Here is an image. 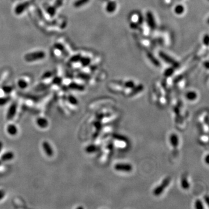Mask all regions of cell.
I'll list each match as a JSON object with an SVG mask.
<instances>
[{
	"mask_svg": "<svg viewBox=\"0 0 209 209\" xmlns=\"http://www.w3.org/2000/svg\"><path fill=\"white\" fill-rule=\"evenodd\" d=\"M116 8H117L116 3L114 1H110L107 3L105 7V10L107 13H113L116 10Z\"/></svg>",
	"mask_w": 209,
	"mask_h": 209,
	"instance_id": "obj_9",
	"label": "cell"
},
{
	"mask_svg": "<svg viewBox=\"0 0 209 209\" xmlns=\"http://www.w3.org/2000/svg\"><path fill=\"white\" fill-rule=\"evenodd\" d=\"M28 5H29V3L27 2H24L18 5L15 8V13L17 15H20L26 9V8L28 6Z\"/></svg>",
	"mask_w": 209,
	"mask_h": 209,
	"instance_id": "obj_13",
	"label": "cell"
},
{
	"mask_svg": "<svg viewBox=\"0 0 209 209\" xmlns=\"http://www.w3.org/2000/svg\"><path fill=\"white\" fill-rule=\"evenodd\" d=\"M170 144L171 145V146L174 148H176L179 145V138L175 134H173L170 135Z\"/></svg>",
	"mask_w": 209,
	"mask_h": 209,
	"instance_id": "obj_11",
	"label": "cell"
},
{
	"mask_svg": "<svg viewBox=\"0 0 209 209\" xmlns=\"http://www.w3.org/2000/svg\"><path fill=\"white\" fill-rule=\"evenodd\" d=\"M203 44L206 46V47H208L209 46V36L208 34H205L204 36H203Z\"/></svg>",
	"mask_w": 209,
	"mask_h": 209,
	"instance_id": "obj_30",
	"label": "cell"
},
{
	"mask_svg": "<svg viewBox=\"0 0 209 209\" xmlns=\"http://www.w3.org/2000/svg\"><path fill=\"white\" fill-rule=\"evenodd\" d=\"M170 183V178L169 177H167L165 178L163 182L158 186L153 191V194L155 196H159L162 194V192H164V189L169 185Z\"/></svg>",
	"mask_w": 209,
	"mask_h": 209,
	"instance_id": "obj_3",
	"label": "cell"
},
{
	"mask_svg": "<svg viewBox=\"0 0 209 209\" xmlns=\"http://www.w3.org/2000/svg\"><path fill=\"white\" fill-rule=\"evenodd\" d=\"M174 13L177 15H181L185 12V8L181 4L177 5L174 9Z\"/></svg>",
	"mask_w": 209,
	"mask_h": 209,
	"instance_id": "obj_15",
	"label": "cell"
},
{
	"mask_svg": "<svg viewBox=\"0 0 209 209\" xmlns=\"http://www.w3.org/2000/svg\"><path fill=\"white\" fill-rule=\"evenodd\" d=\"M45 57V52L42 51H38L34 52H31L26 54L24 56V59L29 62L37 61L38 60L42 59Z\"/></svg>",
	"mask_w": 209,
	"mask_h": 209,
	"instance_id": "obj_1",
	"label": "cell"
},
{
	"mask_svg": "<svg viewBox=\"0 0 209 209\" xmlns=\"http://www.w3.org/2000/svg\"><path fill=\"white\" fill-rule=\"evenodd\" d=\"M2 89L3 91V93L5 94H9L12 91V87H11L10 86H3Z\"/></svg>",
	"mask_w": 209,
	"mask_h": 209,
	"instance_id": "obj_28",
	"label": "cell"
},
{
	"mask_svg": "<svg viewBox=\"0 0 209 209\" xmlns=\"http://www.w3.org/2000/svg\"><path fill=\"white\" fill-rule=\"evenodd\" d=\"M1 162L0 161V165H1Z\"/></svg>",
	"mask_w": 209,
	"mask_h": 209,
	"instance_id": "obj_39",
	"label": "cell"
},
{
	"mask_svg": "<svg viewBox=\"0 0 209 209\" xmlns=\"http://www.w3.org/2000/svg\"><path fill=\"white\" fill-rule=\"evenodd\" d=\"M174 72V69L173 67H171V68H168L167 69L164 73V75L166 77H170L171 76L173 75V73Z\"/></svg>",
	"mask_w": 209,
	"mask_h": 209,
	"instance_id": "obj_24",
	"label": "cell"
},
{
	"mask_svg": "<svg viewBox=\"0 0 209 209\" xmlns=\"http://www.w3.org/2000/svg\"><path fill=\"white\" fill-rule=\"evenodd\" d=\"M54 47L55 49H56L58 51H63L64 50V47L62 44H60V43H56L55 44Z\"/></svg>",
	"mask_w": 209,
	"mask_h": 209,
	"instance_id": "obj_33",
	"label": "cell"
},
{
	"mask_svg": "<svg viewBox=\"0 0 209 209\" xmlns=\"http://www.w3.org/2000/svg\"><path fill=\"white\" fill-rule=\"evenodd\" d=\"M197 94L196 92L195 91H188L187 94H186V98L189 101H195V100H196L197 98Z\"/></svg>",
	"mask_w": 209,
	"mask_h": 209,
	"instance_id": "obj_16",
	"label": "cell"
},
{
	"mask_svg": "<svg viewBox=\"0 0 209 209\" xmlns=\"http://www.w3.org/2000/svg\"><path fill=\"white\" fill-rule=\"evenodd\" d=\"M17 111V104L16 103H13L11 104L7 111L6 118L8 120L12 119L16 114Z\"/></svg>",
	"mask_w": 209,
	"mask_h": 209,
	"instance_id": "obj_7",
	"label": "cell"
},
{
	"mask_svg": "<svg viewBox=\"0 0 209 209\" xmlns=\"http://www.w3.org/2000/svg\"><path fill=\"white\" fill-rule=\"evenodd\" d=\"M9 100L10 98L9 97H0V106L6 104Z\"/></svg>",
	"mask_w": 209,
	"mask_h": 209,
	"instance_id": "obj_27",
	"label": "cell"
},
{
	"mask_svg": "<svg viewBox=\"0 0 209 209\" xmlns=\"http://www.w3.org/2000/svg\"><path fill=\"white\" fill-rule=\"evenodd\" d=\"M124 86L127 88H134V87H135V83L132 80H128L124 83Z\"/></svg>",
	"mask_w": 209,
	"mask_h": 209,
	"instance_id": "obj_25",
	"label": "cell"
},
{
	"mask_svg": "<svg viewBox=\"0 0 209 209\" xmlns=\"http://www.w3.org/2000/svg\"><path fill=\"white\" fill-rule=\"evenodd\" d=\"M17 86L21 89H25L27 87L28 84L25 80L20 79L17 82Z\"/></svg>",
	"mask_w": 209,
	"mask_h": 209,
	"instance_id": "obj_22",
	"label": "cell"
},
{
	"mask_svg": "<svg viewBox=\"0 0 209 209\" xmlns=\"http://www.w3.org/2000/svg\"><path fill=\"white\" fill-rule=\"evenodd\" d=\"M159 55L162 60H163L166 63L171 65L173 68H178L179 66L180 63L166 53L163 51H160L159 53Z\"/></svg>",
	"mask_w": 209,
	"mask_h": 209,
	"instance_id": "obj_2",
	"label": "cell"
},
{
	"mask_svg": "<svg viewBox=\"0 0 209 209\" xmlns=\"http://www.w3.org/2000/svg\"><path fill=\"white\" fill-rule=\"evenodd\" d=\"M15 157V155L12 152H7L3 153L1 157L2 162H8L12 160Z\"/></svg>",
	"mask_w": 209,
	"mask_h": 209,
	"instance_id": "obj_12",
	"label": "cell"
},
{
	"mask_svg": "<svg viewBox=\"0 0 209 209\" xmlns=\"http://www.w3.org/2000/svg\"><path fill=\"white\" fill-rule=\"evenodd\" d=\"M62 80L61 78L56 77L53 79L52 83L55 85H60L62 83Z\"/></svg>",
	"mask_w": 209,
	"mask_h": 209,
	"instance_id": "obj_31",
	"label": "cell"
},
{
	"mask_svg": "<svg viewBox=\"0 0 209 209\" xmlns=\"http://www.w3.org/2000/svg\"><path fill=\"white\" fill-rule=\"evenodd\" d=\"M208 159H209V155H208L207 156H206V159H205V160H206V163L208 164H209V161H208Z\"/></svg>",
	"mask_w": 209,
	"mask_h": 209,
	"instance_id": "obj_37",
	"label": "cell"
},
{
	"mask_svg": "<svg viewBox=\"0 0 209 209\" xmlns=\"http://www.w3.org/2000/svg\"><path fill=\"white\" fill-rule=\"evenodd\" d=\"M81 58H82V56H81V55H75V56H73V57H72L71 58V59H70V61L72 62H75V63H76V62H79L80 61V59H81Z\"/></svg>",
	"mask_w": 209,
	"mask_h": 209,
	"instance_id": "obj_29",
	"label": "cell"
},
{
	"mask_svg": "<svg viewBox=\"0 0 209 209\" xmlns=\"http://www.w3.org/2000/svg\"><path fill=\"white\" fill-rule=\"evenodd\" d=\"M68 101L69 104L72 105H77L79 104L77 99L72 95H70L68 97Z\"/></svg>",
	"mask_w": 209,
	"mask_h": 209,
	"instance_id": "obj_21",
	"label": "cell"
},
{
	"mask_svg": "<svg viewBox=\"0 0 209 209\" xmlns=\"http://www.w3.org/2000/svg\"><path fill=\"white\" fill-rule=\"evenodd\" d=\"M36 124L41 128H46L48 126V121L45 117H40L36 119Z\"/></svg>",
	"mask_w": 209,
	"mask_h": 209,
	"instance_id": "obj_8",
	"label": "cell"
},
{
	"mask_svg": "<svg viewBox=\"0 0 209 209\" xmlns=\"http://www.w3.org/2000/svg\"><path fill=\"white\" fill-rule=\"evenodd\" d=\"M195 208L196 209H204V206L201 200H197L195 203Z\"/></svg>",
	"mask_w": 209,
	"mask_h": 209,
	"instance_id": "obj_26",
	"label": "cell"
},
{
	"mask_svg": "<svg viewBox=\"0 0 209 209\" xmlns=\"http://www.w3.org/2000/svg\"><path fill=\"white\" fill-rule=\"evenodd\" d=\"M147 56H148V59H150V61L155 66H157V67L160 66V62L157 61V59L155 56H153V55H152V54H150V53H149V52L148 53Z\"/></svg>",
	"mask_w": 209,
	"mask_h": 209,
	"instance_id": "obj_17",
	"label": "cell"
},
{
	"mask_svg": "<svg viewBox=\"0 0 209 209\" xmlns=\"http://www.w3.org/2000/svg\"><path fill=\"white\" fill-rule=\"evenodd\" d=\"M48 13L52 16H53L55 13V8L53 6H50L47 9Z\"/></svg>",
	"mask_w": 209,
	"mask_h": 209,
	"instance_id": "obj_32",
	"label": "cell"
},
{
	"mask_svg": "<svg viewBox=\"0 0 209 209\" xmlns=\"http://www.w3.org/2000/svg\"><path fill=\"white\" fill-rule=\"evenodd\" d=\"M6 131L9 135L11 136H15L17 134L18 130L15 125L9 124L6 127Z\"/></svg>",
	"mask_w": 209,
	"mask_h": 209,
	"instance_id": "obj_10",
	"label": "cell"
},
{
	"mask_svg": "<svg viewBox=\"0 0 209 209\" xmlns=\"http://www.w3.org/2000/svg\"><path fill=\"white\" fill-rule=\"evenodd\" d=\"M97 150V148L95 145H90L87 146L86 148V151L88 153H92L95 152Z\"/></svg>",
	"mask_w": 209,
	"mask_h": 209,
	"instance_id": "obj_23",
	"label": "cell"
},
{
	"mask_svg": "<svg viewBox=\"0 0 209 209\" xmlns=\"http://www.w3.org/2000/svg\"><path fill=\"white\" fill-rule=\"evenodd\" d=\"M114 169L118 171L130 172L132 170V166L127 163H117L114 165Z\"/></svg>",
	"mask_w": 209,
	"mask_h": 209,
	"instance_id": "obj_5",
	"label": "cell"
},
{
	"mask_svg": "<svg viewBox=\"0 0 209 209\" xmlns=\"http://www.w3.org/2000/svg\"><path fill=\"white\" fill-rule=\"evenodd\" d=\"M181 187L184 189H188L189 188V183L188 181V179L187 177H183L181 181Z\"/></svg>",
	"mask_w": 209,
	"mask_h": 209,
	"instance_id": "obj_18",
	"label": "cell"
},
{
	"mask_svg": "<svg viewBox=\"0 0 209 209\" xmlns=\"http://www.w3.org/2000/svg\"><path fill=\"white\" fill-rule=\"evenodd\" d=\"M51 76H52V74L50 72H46L45 73H44L43 75L42 78L43 79H48V78H49Z\"/></svg>",
	"mask_w": 209,
	"mask_h": 209,
	"instance_id": "obj_35",
	"label": "cell"
},
{
	"mask_svg": "<svg viewBox=\"0 0 209 209\" xmlns=\"http://www.w3.org/2000/svg\"><path fill=\"white\" fill-rule=\"evenodd\" d=\"M2 147V143H1V142H0V151L1 150Z\"/></svg>",
	"mask_w": 209,
	"mask_h": 209,
	"instance_id": "obj_38",
	"label": "cell"
},
{
	"mask_svg": "<svg viewBox=\"0 0 209 209\" xmlns=\"http://www.w3.org/2000/svg\"><path fill=\"white\" fill-rule=\"evenodd\" d=\"M69 87L70 89L72 90H75V91H83L84 90L85 88L83 85L77 84L76 83H71L69 86Z\"/></svg>",
	"mask_w": 209,
	"mask_h": 209,
	"instance_id": "obj_14",
	"label": "cell"
},
{
	"mask_svg": "<svg viewBox=\"0 0 209 209\" xmlns=\"http://www.w3.org/2000/svg\"><path fill=\"white\" fill-rule=\"evenodd\" d=\"M42 146L43 150L47 156H48V157H52L54 155V150L48 142L44 141L42 144Z\"/></svg>",
	"mask_w": 209,
	"mask_h": 209,
	"instance_id": "obj_6",
	"label": "cell"
},
{
	"mask_svg": "<svg viewBox=\"0 0 209 209\" xmlns=\"http://www.w3.org/2000/svg\"><path fill=\"white\" fill-rule=\"evenodd\" d=\"M5 196V192L2 189H0V201L3 199Z\"/></svg>",
	"mask_w": 209,
	"mask_h": 209,
	"instance_id": "obj_34",
	"label": "cell"
},
{
	"mask_svg": "<svg viewBox=\"0 0 209 209\" xmlns=\"http://www.w3.org/2000/svg\"><path fill=\"white\" fill-rule=\"evenodd\" d=\"M80 62L83 66L86 67L90 64L91 59L87 57H82L80 60Z\"/></svg>",
	"mask_w": 209,
	"mask_h": 209,
	"instance_id": "obj_19",
	"label": "cell"
},
{
	"mask_svg": "<svg viewBox=\"0 0 209 209\" xmlns=\"http://www.w3.org/2000/svg\"><path fill=\"white\" fill-rule=\"evenodd\" d=\"M90 0H77L74 3V6L75 8H80L87 3Z\"/></svg>",
	"mask_w": 209,
	"mask_h": 209,
	"instance_id": "obj_20",
	"label": "cell"
},
{
	"mask_svg": "<svg viewBox=\"0 0 209 209\" xmlns=\"http://www.w3.org/2000/svg\"><path fill=\"white\" fill-rule=\"evenodd\" d=\"M146 20L147 24L149 26V27L152 30H154L156 28V24L155 17L152 12L148 11L146 12Z\"/></svg>",
	"mask_w": 209,
	"mask_h": 209,
	"instance_id": "obj_4",
	"label": "cell"
},
{
	"mask_svg": "<svg viewBox=\"0 0 209 209\" xmlns=\"http://www.w3.org/2000/svg\"><path fill=\"white\" fill-rule=\"evenodd\" d=\"M204 65H205V67L207 69H209V62L208 61H206V62H205V63H203Z\"/></svg>",
	"mask_w": 209,
	"mask_h": 209,
	"instance_id": "obj_36",
	"label": "cell"
}]
</instances>
